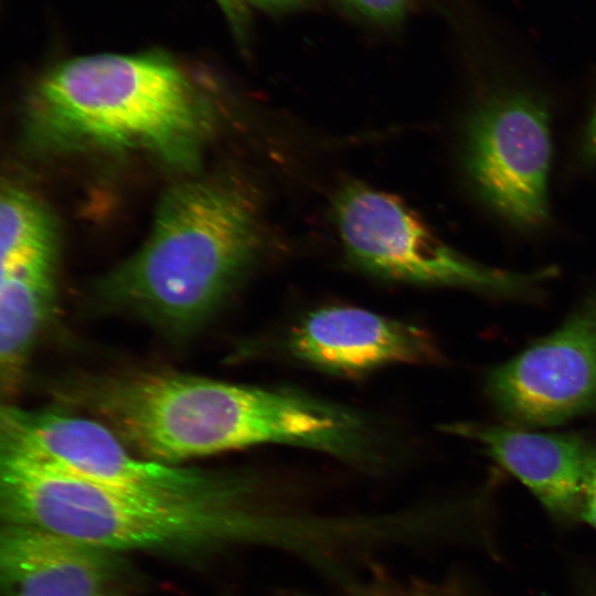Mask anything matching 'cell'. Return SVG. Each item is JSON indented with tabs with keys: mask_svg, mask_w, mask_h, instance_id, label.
<instances>
[{
	"mask_svg": "<svg viewBox=\"0 0 596 596\" xmlns=\"http://www.w3.org/2000/svg\"><path fill=\"white\" fill-rule=\"evenodd\" d=\"M238 44L245 47L251 26V0H214Z\"/></svg>",
	"mask_w": 596,
	"mask_h": 596,
	"instance_id": "obj_14",
	"label": "cell"
},
{
	"mask_svg": "<svg viewBox=\"0 0 596 596\" xmlns=\"http://www.w3.org/2000/svg\"><path fill=\"white\" fill-rule=\"evenodd\" d=\"M331 210L347 257L381 278L514 294L550 272L522 275L481 266L444 243L397 196L358 181L338 189Z\"/></svg>",
	"mask_w": 596,
	"mask_h": 596,
	"instance_id": "obj_6",
	"label": "cell"
},
{
	"mask_svg": "<svg viewBox=\"0 0 596 596\" xmlns=\"http://www.w3.org/2000/svg\"><path fill=\"white\" fill-rule=\"evenodd\" d=\"M451 430L478 439L550 511L561 515L579 511L590 451L582 440L493 426L457 425Z\"/></svg>",
	"mask_w": 596,
	"mask_h": 596,
	"instance_id": "obj_11",
	"label": "cell"
},
{
	"mask_svg": "<svg viewBox=\"0 0 596 596\" xmlns=\"http://www.w3.org/2000/svg\"><path fill=\"white\" fill-rule=\"evenodd\" d=\"M289 352L320 371L358 376L396 363L434 360L436 348L417 326L355 307L307 313L287 338Z\"/></svg>",
	"mask_w": 596,
	"mask_h": 596,
	"instance_id": "obj_9",
	"label": "cell"
},
{
	"mask_svg": "<svg viewBox=\"0 0 596 596\" xmlns=\"http://www.w3.org/2000/svg\"><path fill=\"white\" fill-rule=\"evenodd\" d=\"M65 397L103 418L137 454L168 464L265 444L306 447L361 466L380 455L360 413L292 389L138 372L68 384Z\"/></svg>",
	"mask_w": 596,
	"mask_h": 596,
	"instance_id": "obj_1",
	"label": "cell"
},
{
	"mask_svg": "<svg viewBox=\"0 0 596 596\" xmlns=\"http://www.w3.org/2000/svg\"><path fill=\"white\" fill-rule=\"evenodd\" d=\"M265 244L257 189L233 173L187 180L159 202L150 234L94 292L166 336L194 334L230 299Z\"/></svg>",
	"mask_w": 596,
	"mask_h": 596,
	"instance_id": "obj_4",
	"label": "cell"
},
{
	"mask_svg": "<svg viewBox=\"0 0 596 596\" xmlns=\"http://www.w3.org/2000/svg\"><path fill=\"white\" fill-rule=\"evenodd\" d=\"M115 552L35 525L3 523V596H105L115 578Z\"/></svg>",
	"mask_w": 596,
	"mask_h": 596,
	"instance_id": "obj_10",
	"label": "cell"
},
{
	"mask_svg": "<svg viewBox=\"0 0 596 596\" xmlns=\"http://www.w3.org/2000/svg\"><path fill=\"white\" fill-rule=\"evenodd\" d=\"M488 392L519 425H558L596 411V294L560 329L494 369Z\"/></svg>",
	"mask_w": 596,
	"mask_h": 596,
	"instance_id": "obj_8",
	"label": "cell"
},
{
	"mask_svg": "<svg viewBox=\"0 0 596 596\" xmlns=\"http://www.w3.org/2000/svg\"><path fill=\"white\" fill-rule=\"evenodd\" d=\"M0 228V264L57 257L53 215L32 193L12 183L2 187Z\"/></svg>",
	"mask_w": 596,
	"mask_h": 596,
	"instance_id": "obj_12",
	"label": "cell"
},
{
	"mask_svg": "<svg viewBox=\"0 0 596 596\" xmlns=\"http://www.w3.org/2000/svg\"><path fill=\"white\" fill-rule=\"evenodd\" d=\"M219 110L190 65L152 49L53 64L28 94L23 123L41 152L140 153L192 170L219 128Z\"/></svg>",
	"mask_w": 596,
	"mask_h": 596,
	"instance_id": "obj_2",
	"label": "cell"
},
{
	"mask_svg": "<svg viewBox=\"0 0 596 596\" xmlns=\"http://www.w3.org/2000/svg\"><path fill=\"white\" fill-rule=\"evenodd\" d=\"M0 451L36 460L125 491L164 498H221L245 487L246 473L217 472L135 454L106 424L55 408L7 405Z\"/></svg>",
	"mask_w": 596,
	"mask_h": 596,
	"instance_id": "obj_5",
	"label": "cell"
},
{
	"mask_svg": "<svg viewBox=\"0 0 596 596\" xmlns=\"http://www.w3.org/2000/svg\"><path fill=\"white\" fill-rule=\"evenodd\" d=\"M353 13L379 24H394L405 15L412 0H340Z\"/></svg>",
	"mask_w": 596,
	"mask_h": 596,
	"instance_id": "obj_13",
	"label": "cell"
},
{
	"mask_svg": "<svg viewBox=\"0 0 596 596\" xmlns=\"http://www.w3.org/2000/svg\"><path fill=\"white\" fill-rule=\"evenodd\" d=\"M584 156L590 161L596 160V107L586 128Z\"/></svg>",
	"mask_w": 596,
	"mask_h": 596,
	"instance_id": "obj_16",
	"label": "cell"
},
{
	"mask_svg": "<svg viewBox=\"0 0 596 596\" xmlns=\"http://www.w3.org/2000/svg\"><path fill=\"white\" fill-rule=\"evenodd\" d=\"M3 523L47 529L111 552H196L232 544L290 551L300 520L259 480L221 498H164L108 487L0 451Z\"/></svg>",
	"mask_w": 596,
	"mask_h": 596,
	"instance_id": "obj_3",
	"label": "cell"
},
{
	"mask_svg": "<svg viewBox=\"0 0 596 596\" xmlns=\"http://www.w3.org/2000/svg\"><path fill=\"white\" fill-rule=\"evenodd\" d=\"M578 512L588 524L596 529V449L592 448L586 462Z\"/></svg>",
	"mask_w": 596,
	"mask_h": 596,
	"instance_id": "obj_15",
	"label": "cell"
},
{
	"mask_svg": "<svg viewBox=\"0 0 596 596\" xmlns=\"http://www.w3.org/2000/svg\"><path fill=\"white\" fill-rule=\"evenodd\" d=\"M551 157L549 113L539 98L499 93L469 115L466 172L479 198L513 225L535 228L546 222Z\"/></svg>",
	"mask_w": 596,
	"mask_h": 596,
	"instance_id": "obj_7",
	"label": "cell"
},
{
	"mask_svg": "<svg viewBox=\"0 0 596 596\" xmlns=\"http://www.w3.org/2000/svg\"><path fill=\"white\" fill-rule=\"evenodd\" d=\"M305 1L307 0H251V3L267 11H281L297 7Z\"/></svg>",
	"mask_w": 596,
	"mask_h": 596,
	"instance_id": "obj_17",
	"label": "cell"
}]
</instances>
